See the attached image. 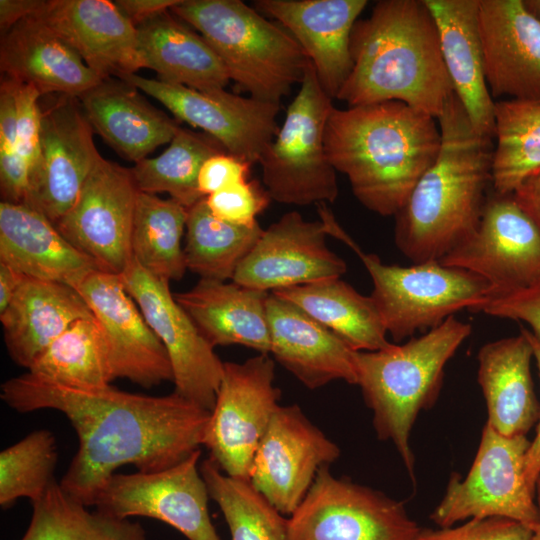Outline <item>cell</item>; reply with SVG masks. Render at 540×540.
I'll list each match as a JSON object with an SVG mask.
<instances>
[{
    "mask_svg": "<svg viewBox=\"0 0 540 540\" xmlns=\"http://www.w3.org/2000/svg\"><path fill=\"white\" fill-rule=\"evenodd\" d=\"M532 358V346L522 332L488 342L478 352L477 378L486 403V423L503 436H526L539 420Z\"/></svg>",
    "mask_w": 540,
    "mask_h": 540,
    "instance_id": "cell-30",
    "label": "cell"
},
{
    "mask_svg": "<svg viewBox=\"0 0 540 540\" xmlns=\"http://www.w3.org/2000/svg\"><path fill=\"white\" fill-rule=\"evenodd\" d=\"M93 316L76 287L24 277L0 320L10 358L29 370L74 322Z\"/></svg>",
    "mask_w": 540,
    "mask_h": 540,
    "instance_id": "cell-29",
    "label": "cell"
},
{
    "mask_svg": "<svg viewBox=\"0 0 540 540\" xmlns=\"http://www.w3.org/2000/svg\"><path fill=\"white\" fill-rule=\"evenodd\" d=\"M340 453L298 405H280L255 453L249 481L281 514L291 516L318 471Z\"/></svg>",
    "mask_w": 540,
    "mask_h": 540,
    "instance_id": "cell-16",
    "label": "cell"
},
{
    "mask_svg": "<svg viewBox=\"0 0 540 540\" xmlns=\"http://www.w3.org/2000/svg\"><path fill=\"white\" fill-rule=\"evenodd\" d=\"M76 288L103 328L114 379L125 378L143 388L173 381L168 353L120 274L95 271Z\"/></svg>",
    "mask_w": 540,
    "mask_h": 540,
    "instance_id": "cell-20",
    "label": "cell"
},
{
    "mask_svg": "<svg viewBox=\"0 0 540 540\" xmlns=\"http://www.w3.org/2000/svg\"><path fill=\"white\" fill-rule=\"evenodd\" d=\"M267 317L270 354L305 387L314 390L336 380L357 385V351L344 340L272 293Z\"/></svg>",
    "mask_w": 540,
    "mask_h": 540,
    "instance_id": "cell-24",
    "label": "cell"
},
{
    "mask_svg": "<svg viewBox=\"0 0 540 540\" xmlns=\"http://www.w3.org/2000/svg\"><path fill=\"white\" fill-rule=\"evenodd\" d=\"M114 2L132 24L137 27L170 10L180 0H116Z\"/></svg>",
    "mask_w": 540,
    "mask_h": 540,
    "instance_id": "cell-48",
    "label": "cell"
},
{
    "mask_svg": "<svg viewBox=\"0 0 540 540\" xmlns=\"http://www.w3.org/2000/svg\"><path fill=\"white\" fill-rule=\"evenodd\" d=\"M424 1L437 27L443 62L455 95L476 131L493 139L495 100L484 73L479 0Z\"/></svg>",
    "mask_w": 540,
    "mask_h": 540,
    "instance_id": "cell-28",
    "label": "cell"
},
{
    "mask_svg": "<svg viewBox=\"0 0 540 540\" xmlns=\"http://www.w3.org/2000/svg\"><path fill=\"white\" fill-rule=\"evenodd\" d=\"M78 98L93 131L134 164L170 143L181 127L119 78L102 79Z\"/></svg>",
    "mask_w": 540,
    "mask_h": 540,
    "instance_id": "cell-27",
    "label": "cell"
},
{
    "mask_svg": "<svg viewBox=\"0 0 540 540\" xmlns=\"http://www.w3.org/2000/svg\"><path fill=\"white\" fill-rule=\"evenodd\" d=\"M0 68L3 76L33 86L41 96L79 97L103 79L35 17L17 22L1 35Z\"/></svg>",
    "mask_w": 540,
    "mask_h": 540,
    "instance_id": "cell-25",
    "label": "cell"
},
{
    "mask_svg": "<svg viewBox=\"0 0 540 540\" xmlns=\"http://www.w3.org/2000/svg\"><path fill=\"white\" fill-rule=\"evenodd\" d=\"M439 262L481 276L493 293L522 288L540 276V230L513 194L492 191L475 232Z\"/></svg>",
    "mask_w": 540,
    "mask_h": 540,
    "instance_id": "cell-18",
    "label": "cell"
},
{
    "mask_svg": "<svg viewBox=\"0 0 540 540\" xmlns=\"http://www.w3.org/2000/svg\"><path fill=\"white\" fill-rule=\"evenodd\" d=\"M536 501L538 506V522L533 530V540H540V477L536 484Z\"/></svg>",
    "mask_w": 540,
    "mask_h": 540,
    "instance_id": "cell-53",
    "label": "cell"
},
{
    "mask_svg": "<svg viewBox=\"0 0 540 540\" xmlns=\"http://www.w3.org/2000/svg\"><path fill=\"white\" fill-rule=\"evenodd\" d=\"M322 467L288 518V540H415L421 527L404 504Z\"/></svg>",
    "mask_w": 540,
    "mask_h": 540,
    "instance_id": "cell-10",
    "label": "cell"
},
{
    "mask_svg": "<svg viewBox=\"0 0 540 540\" xmlns=\"http://www.w3.org/2000/svg\"><path fill=\"white\" fill-rule=\"evenodd\" d=\"M5 77V76H4ZM8 78V77H7ZM10 79V78H9ZM16 104V133L20 156L29 168V187L41 166L40 93L31 85L10 79ZM26 204V203H25Z\"/></svg>",
    "mask_w": 540,
    "mask_h": 540,
    "instance_id": "cell-44",
    "label": "cell"
},
{
    "mask_svg": "<svg viewBox=\"0 0 540 540\" xmlns=\"http://www.w3.org/2000/svg\"><path fill=\"white\" fill-rule=\"evenodd\" d=\"M326 156L346 175L356 199L381 216H395L435 161L437 119L400 101L333 107L324 133Z\"/></svg>",
    "mask_w": 540,
    "mask_h": 540,
    "instance_id": "cell-3",
    "label": "cell"
},
{
    "mask_svg": "<svg viewBox=\"0 0 540 540\" xmlns=\"http://www.w3.org/2000/svg\"><path fill=\"white\" fill-rule=\"evenodd\" d=\"M212 214L220 220L242 226H252L257 215L263 212L271 200L266 189L253 180H245L226 186L205 197Z\"/></svg>",
    "mask_w": 540,
    "mask_h": 540,
    "instance_id": "cell-43",
    "label": "cell"
},
{
    "mask_svg": "<svg viewBox=\"0 0 540 540\" xmlns=\"http://www.w3.org/2000/svg\"><path fill=\"white\" fill-rule=\"evenodd\" d=\"M0 191L2 201L12 204H25L29 194V168L18 150L13 85L4 76L0 85Z\"/></svg>",
    "mask_w": 540,
    "mask_h": 540,
    "instance_id": "cell-42",
    "label": "cell"
},
{
    "mask_svg": "<svg viewBox=\"0 0 540 540\" xmlns=\"http://www.w3.org/2000/svg\"><path fill=\"white\" fill-rule=\"evenodd\" d=\"M372 280L370 294L387 334L396 342L429 331L455 313L476 311L494 292L481 276L439 261L387 265L373 253H356Z\"/></svg>",
    "mask_w": 540,
    "mask_h": 540,
    "instance_id": "cell-8",
    "label": "cell"
},
{
    "mask_svg": "<svg viewBox=\"0 0 540 540\" xmlns=\"http://www.w3.org/2000/svg\"><path fill=\"white\" fill-rule=\"evenodd\" d=\"M138 192L130 169L101 156L75 203L55 226L103 271L120 274L132 258L130 239Z\"/></svg>",
    "mask_w": 540,
    "mask_h": 540,
    "instance_id": "cell-17",
    "label": "cell"
},
{
    "mask_svg": "<svg viewBox=\"0 0 540 540\" xmlns=\"http://www.w3.org/2000/svg\"><path fill=\"white\" fill-rule=\"evenodd\" d=\"M471 331L470 324L450 316L403 344L356 352L357 385L372 411L375 433L394 445L412 480V428L419 413L436 402L445 366Z\"/></svg>",
    "mask_w": 540,
    "mask_h": 540,
    "instance_id": "cell-5",
    "label": "cell"
},
{
    "mask_svg": "<svg viewBox=\"0 0 540 540\" xmlns=\"http://www.w3.org/2000/svg\"><path fill=\"white\" fill-rule=\"evenodd\" d=\"M263 229L215 217L205 198L188 209L183 247L186 268L200 279L227 281L252 250Z\"/></svg>",
    "mask_w": 540,
    "mask_h": 540,
    "instance_id": "cell-36",
    "label": "cell"
},
{
    "mask_svg": "<svg viewBox=\"0 0 540 540\" xmlns=\"http://www.w3.org/2000/svg\"><path fill=\"white\" fill-rule=\"evenodd\" d=\"M441 146L395 217V244L415 263L439 261L477 229L492 187L493 139L453 93L437 119Z\"/></svg>",
    "mask_w": 540,
    "mask_h": 540,
    "instance_id": "cell-2",
    "label": "cell"
},
{
    "mask_svg": "<svg viewBox=\"0 0 540 540\" xmlns=\"http://www.w3.org/2000/svg\"><path fill=\"white\" fill-rule=\"evenodd\" d=\"M25 276L0 262V313L10 304Z\"/></svg>",
    "mask_w": 540,
    "mask_h": 540,
    "instance_id": "cell-52",
    "label": "cell"
},
{
    "mask_svg": "<svg viewBox=\"0 0 540 540\" xmlns=\"http://www.w3.org/2000/svg\"><path fill=\"white\" fill-rule=\"evenodd\" d=\"M33 17L57 33L103 79H121L146 68L137 28L114 1L48 0Z\"/></svg>",
    "mask_w": 540,
    "mask_h": 540,
    "instance_id": "cell-22",
    "label": "cell"
},
{
    "mask_svg": "<svg viewBox=\"0 0 540 540\" xmlns=\"http://www.w3.org/2000/svg\"><path fill=\"white\" fill-rule=\"evenodd\" d=\"M39 107L42 159L25 205L55 225L75 203L101 155L78 97L44 95Z\"/></svg>",
    "mask_w": 540,
    "mask_h": 540,
    "instance_id": "cell-14",
    "label": "cell"
},
{
    "mask_svg": "<svg viewBox=\"0 0 540 540\" xmlns=\"http://www.w3.org/2000/svg\"><path fill=\"white\" fill-rule=\"evenodd\" d=\"M478 21L492 98L540 102V21L524 0H479Z\"/></svg>",
    "mask_w": 540,
    "mask_h": 540,
    "instance_id": "cell-21",
    "label": "cell"
},
{
    "mask_svg": "<svg viewBox=\"0 0 540 540\" xmlns=\"http://www.w3.org/2000/svg\"><path fill=\"white\" fill-rule=\"evenodd\" d=\"M120 277L168 353L174 391L211 411L224 372L214 347L178 304L169 281L152 275L133 257Z\"/></svg>",
    "mask_w": 540,
    "mask_h": 540,
    "instance_id": "cell-13",
    "label": "cell"
},
{
    "mask_svg": "<svg viewBox=\"0 0 540 540\" xmlns=\"http://www.w3.org/2000/svg\"><path fill=\"white\" fill-rule=\"evenodd\" d=\"M0 262L25 277L77 287L103 271L43 214L25 204L0 203Z\"/></svg>",
    "mask_w": 540,
    "mask_h": 540,
    "instance_id": "cell-26",
    "label": "cell"
},
{
    "mask_svg": "<svg viewBox=\"0 0 540 540\" xmlns=\"http://www.w3.org/2000/svg\"><path fill=\"white\" fill-rule=\"evenodd\" d=\"M325 224L290 211L263 229L232 281L253 289L276 290L340 278L345 261L327 246Z\"/></svg>",
    "mask_w": 540,
    "mask_h": 540,
    "instance_id": "cell-19",
    "label": "cell"
},
{
    "mask_svg": "<svg viewBox=\"0 0 540 540\" xmlns=\"http://www.w3.org/2000/svg\"><path fill=\"white\" fill-rule=\"evenodd\" d=\"M269 295L233 281L200 279L174 297L214 348L242 345L270 354Z\"/></svg>",
    "mask_w": 540,
    "mask_h": 540,
    "instance_id": "cell-31",
    "label": "cell"
},
{
    "mask_svg": "<svg viewBox=\"0 0 540 540\" xmlns=\"http://www.w3.org/2000/svg\"><path fill=\"white\" fill-rule=\"evenodd\" d=\"M210 499L228 525L231 540H288L285 518L249 480L225 474L209 457L200 465Z\"/></svg>",
    "mask_w": 540,
    "mask_h": 540,
    "instance_id": "cell-40",
    "label": "cell"
},
{
    "mask_svg": "<svg viewBox=\"0 0 540 540\" xmlns=\"http://www.w3.org/2000/svg\"><path fill=\"white\" fill-rule=\"evenodd\" d=\"M200 455L201 449L161 471L115 473L93 506L120 519L162 521L188 540H222L209 515L210 495L198 467Z\"/></svg>",
    "mask_w": 540,
    "mask_h": 540,
    "instance_id": "cell-12",
    "label": "cell"
},
{
    "mask_svg": "<svg viewBox=\"0 0 540 540\" xmlns=\"http://www.w3.org/2000/svg\"><path fill=\"white\" fill-rule=\"evenodd\" d=\"M57 443L47 429L35 430L0 453V505L39 500L55 481Z\"/></svg>",
    "mask_w": 540,
    "mask_h": 540,
    "instance_id": "cell-41",
    "label": "cell"
},
{
    "mask_svg": "<svg viewBox=\"0 0 540 540\" xmlns=\"http://www.w3.org/2000/svg\"><path fill=\"white\" fill-rule=\"evenodd\" d=\"M0 397L17 412L53 409L70 421L79 445L59 485L87 507L121 466L161 471L199 450L210 419L209 410L175 391L150 396L111 385L78 389L29 372L2 383Z\"/></svg>",
    "mask_w": 540,
    "mask_h": 540,
    "instance_id": "cell-1",
    "label": "cell"
},
{
    "mask_svg": "<svg viewBox=\"0 0 540 540\" xmlns=\"http://www.w3.org/2000/svg\"><path fill=\"white\" fill-rule=\"evenodd\" d=\"M223 153L228 152L209 134L180 127L163 153L140 160L130 171L138 191L168 193L189 209L205 198L198 190L201 166L208 158Z\"/></svg>",
    "mask_w": 540,
    "mask_h": 540,
    "instance_id": "cell-37",
    "label": "cell"
},
{
    "mask_svg": "<svg viewBox=\"0 0 540 540\" xmlns=\"http://www.w3.org/2000/svg\"><path fill=\"white\" fill-rule=\"evenodd\" d=\"M28 372L72 388L109 386L114 377L106 337L97 318L74 322L48 346Z\"/></svg>",
    "mask_w": 540,
    "mask_h": 540,
    "instance_id": "cell-34",
    "label": "cell"
},
{
    "mask_svg": "<svg viewBox=\"0 0 540 540\" xmlns=\"http://www.w3.org/2000/svg\"><path fill=\"white\" fill-rule=\"evenodd\" d=\"M415 540H533V530L511 519L491 517L459 526L421 528Z\"/></svg>",
    "mask_w": 540,
    "mask_h": 540,
    "instance_id": "cell-45",
    "label": "cell"
},
{
    "mask_svg": "<svg viewBox=\"0 0 540 540\" xmlns=\"http://www.w3.org/2000/svg\"><path fill=\"white\" fill-rule=\"evenodd\" d=\"M476 311L490 316L522 321L540 341V276L515 290L492 293Z\"/></svg>",
    "mask_w": 540,
    "mask_h": 540,
    "instance_id": "cell-46",
    "label": "cell"
},
{
    "mask_svg": "<svg viewBox=\"0 0 540 540\" xmlns=\"http://www.w3.org/2000/svg\"><path fill=\"white\" fill-rule=\"evenodd\" d=\"M530 442L525 435L503 436L486 423L469 472L463 479L451 475L431 520L450 527L460 521L499 517L534 530L539 512L526 475Z\"/></svg>",
    "mask_w": 540,
    "mask_h": 540,
    "instance_id": "cell-9",
    "label": "cell"
},
{
    "mask_svg": "<svg viewBox=\"0 0 540 540\" xmlns=\"http://www.w3.org/2000/svg\"><path fill=\"white\" fill-rule=\"evenodd\" d=\"M188 209L172 198L138 192L130 248L132 257L152 275L180 280L187 270L181 244Z\"/></svg>",
    "mask_w": 540,
    "mask_h": 540,
    "instance_id": "cell-35",
    "label": "cell"
},
{
    "mask_svg": "<svg viewBox=\"0 0 540 540\" xmlns=\"http://www.w3.org/2000/svg\"><path fill=\"white\" fill-rule=\"evenodd\" d=\"M251 163L229 153L214 155L208 158L199 171L198 190L203 197L245 180Z\"/></svg>",
    "mask_w": 540,
    "mask_h": 540,
    "instance_id": "cell-47",
    "label": "cell"
},
{
    "mask_svg": "<svg viewBox=\"0 0 540 540\" xmlns=\"http://www.w3.org/2000/svg\"><path fill=\"white\" fill-rule=\"evenodd\" d=\"M521 332L529 340L533 349L539 377H540V341L526 328H521ZM526 475L531 488L536 492V484L540 477V417L537 422L536 434L530 442L526 457Z\"/></svg>",
    "mask_w": 540,
    "mask_h": 540,
    "instance_id": "cell-49",
    "label": "cell"
},
{
    "mask_svg": "<svg viewBox=\"0 0 540 540\" xmlns=\"http://www.w3.org/2000/svg\"><path fill=\"white\" fill-rule=\"evenodd\" d=\"M46 0H0V30L5 34L17 22L36 16Z\"/></svg>",
    "mask_w": 540,
    "mask_h": 540,
    "instance_id": "cell-50",
    "label": "cell"
},
{
    "mask_svg": "<svg viewBox=\"0 0 540 540\" xmlns=\"http://www.w3.org/2000/svg\"><path fill=\"white\" fill-rule=\"evenodd\" d=\"M170 11L194 28L251 97L280 103L311 62L292 34L240 0H180Z\"/></svg>",
    "mask_w": 540,
    "mask_h": 540,
    "instance_id": "cell-6",
    "label": "cell"
},
{
    "mask_svg": "<svg viewBox=\"0 0 540 540\" xmlns=\"http://www.w3.org/2000/svg\"><path fill=\"white\" fill-rule=\"evenodd\" d=\"M492 189L512 194L540 169V102L495 101Z\"/></svg>",
    "mask_w": 540,
    "mask_h": 540,
    "instance_id": "cell-39",
    "label": "cell"
},
{
    "mask_svg": "<svg viewBox=\"0 0 540 540\" xmlns=\"http://www.w3.org/2000/svg\"><path fill=\"white\" fill-rule=\"evenodd\" d=\"M328 328L355 351H376L392 343L369 296L333 278L271 292Z\"/></svg>",
    "mask_w": 540,
    "mask_h": 540,
    "instance_id": "cell-33",
    "label": "cell"
},
{
    "mask_svg": "<svg viewBox=\"0 0 540 540\" xmlns=\"http://www.w3.org/2000/svg\"><path fill=\"white\" fill-rule=\"evenodd\" d=\"M301 45L318 79L333 99L352 70L350 39L366 0H256Z\"/></svg>",
    "mask_w": 540,
    "mask_h": 540,
    "instance_id": "cell-23",
    "label": "cell"
},
{
    "mask_svg": "<svg viewBox=\"0 0 540 540\" xmlns=\"http://www.w3.org/2000/svg\"><path fill=\"white\" fill-rule=\"evenodd\" d=\"M121 79L158 100L178 120L215 138L229 154L251 164L258 162L278 133L280 103L243 97L225 89L200 91L136 73Z\"/></svg>",
    "mask_w": 540,
    "mask_h": 540,
    "instance_id": "cell-15",
    "label": "cell"
},
{
    "mask_svg": "<svg viewBox=\"0 0 540 540\" xmlns=\"http://www.w3.org/2000/svg\"><path fill=\"white\" fill-rule=\"evenodd\" d=\"M526 8L540 21V0H524Z\"/></svg>",
    "mask_w": 540,
    "mask_h": 540,
    "instance_id": "cell-54",
    "label": "cell"
},
{
    "mask_svg": "<svg viewBox=\"0 0 540 540\" xmlns=\"http://www.w3.org/2000/svg\"><path fill=\"white\" fill-rule=\"evenodd\" d=\"M300 84L282 126L258 160L263 184L270 198L282 204L332 203L338 184L326 156L324 133L333 98L311 62Z\"/></svg>",
    "mask_w": 540,
    "mask_h": 540,
    "instance_id": "cell-7",
    "label": "cell"
},
{
    "mask_svg": "<svg viewBox=\"0 0 540 540\" xmlns=\"http://www.w3.org/2000/svg\"><path fill=\"white\" fill-rule=\"evenodd\" d=\"M512 194L540 230V169L523 180Z\"/></svg>",
    "mask_w": 540,
    "mask_h": 540,
    "instance_id": "cell-51",
    "label": "cell"
},
{
    "mask_svg": "<svg viewBox=\"0 0 540 540\" xmlns=\"http://www.w3.org/2000/svg\"><path fill=\"white\" fill-rule=\"evenodd\" d=\"M136 28L145 67L158 80L200 91L223 90L230 81L208 42L170 10Z\"/></svg>",
    "mask_w": 540,
    "mask_h": 540,
    "instance_id": "cell-32",
    "label": "cell"
},
{
    "mask_svg": "<svg viewBox=\"0 0 540 540\" xmlns=\"http://www.w3.org/2000/svg\"><path fill=\"white\" fill-rule=\"evenodd\" d=\"M274 378L275 362L269 354L224 362L203 446L231 477L249 480L255 453L280 406L281 391Z\"/></svg>",
    "mask_w": 540,
    "mask_h": 540,
    "instance_id": "cell-11",
    "label": "cell"
},
{
    "mask_svg": "<svg viewBox=\"0 0 540 540\" xmlns=\"http://www.w3.org/2000/svg\"><path fill=\"white\" fill-rule=\"evenodd\" d=\"M31 504V520L20 540H147L140 523L89 510L56 480Z\"/></svg>",
    "mask_w": 540,
    "mask_h": 540,
    "instance_id": "cell-38",
    "label": "cell"
},
{
    "mask_svg": "<svg viewBox=\"0 0 540 540\" xmlns=\"http://www.w3.org/2000/svg\"><path fill=\"white\" fill-rule=\"evenodd\" d=\"M352 70L336 99L349 106L400 101L435 119L454 93L424 0H380L357 20Z\"/></svg>",
    "mask_w": 540,
    "mask_h": 540,
    "instance_id": "cell-4",
    "label": "cell"
}]
</instances>
